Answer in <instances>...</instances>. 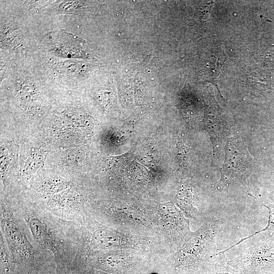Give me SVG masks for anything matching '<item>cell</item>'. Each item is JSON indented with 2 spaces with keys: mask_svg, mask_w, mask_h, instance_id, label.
Listing matches in <instances>:
<instances>
[{
  "mask_svg": "<svg viewBox=\"0 0 274 274\" xmlns=\"http://www.w3.org/2000/svg\"><path fill=\"white\" fill-rule=\"evenodd\" d=\"M218 226L211 220L206 222L186 245L176 260V267L185 272H197L211 258V250L215 244Z\"/></svg>",
  "mask_w": 274,
  "mask_h": 274,
  "instance_id": "6da1fadb",
  "label": "cell"
},
{
  "mask_svg": "<svg viewBox=\"0 0 274 274\" xmlns=\"http://www.w3.org/2000/svg\"><path fill=\"white\" fill-rule=\"evenodd\" d=\"M254 169V161L242 140L238 137L230 138L225 148L220 182L238 181L247 184Z\"/></svg>",
  "mask_w": 274,
  "mask_h": 274,
  "instance_id": "7a4b0ae2",
  "label": "cell"
},
{
  "mask_svg": "<svg viewBox=\"0 0 274 274\" xmlns=\"http://www.w3.org/2000/svg\"><path fill=\"white\" fill-rule=\"evenodd\" d=\"M228 262L241 274H274V242L249 249Z\"/></svg>",
  "mask_w": 274,
  "mask_h": 274,
  "instance_id": "3957f363",
  "label": "cell"
},
{
  "mask_svg": "<svg viewBox=\"0 0 274 274\" xmlns=\"http://www.w3.org/2000/svg\"><path fill=\"white\" fill-rule=\"evenodd\" d=\"M206 104L204 124L215 148L220 146L229 134L232 124L218 105L212 92L207 97Z\"/></svg>",
  "mask_w": 274,
  "mask_h": 274,
  "instance_id": "277c9868",
  "label": "cell"
},
{
  "mask_svg": "<svg viewBox=\"0 0 274 274\" xmlns=\"http://www.w3.org/2000/svg\"><path fill=\"white\" fill-rule=\"evenodd\" d=\"M216 256L211 258L196 274H241L230 266L228 260Z\"/></svg>",
  "mask_w": 274,
  "mask_h": 274,
  "instance_id": "5b68a950",
  "label": "cell"
},
{
  "mask_svg": "<svg viewBox=\"0 0 274 274\" xmlns=\"http://www.w3.org/2000/svg\"><path fill=\"white\" fill-rule=\"evenodd\" d=\"M29 219L28 223L35 240L42 246L49 249L53 248V241L47 226L37 217Z\"/></svg>",
  "mask_w": 274,
  "mask_h": 274,
  "instance_id": "8992f818",
  "label": "cell"
},
{
  "mask_svg": "<svg viewBox=\"0 0 274 274\" xmlns=\"http://www.w3.org/2000/svg\"><path fill=\"white\" fill-rule=\"evenodd\" d=\"M95 246L101 249L111 248L116 245L115 234L109 230L100 229L95 231L92 236Z\"/></svg>",
  "mask_w": 274,
  "mask_h": 274,
  "instance_id": "52a82bcc",
  "label": "cell"
},
{
  "mask_svg": "<svg viewBox=\"0 0 274 274\" xmlns=\"http://www.w3.org/2000/svg\"><path fill=\"white\" fill-rule=\"evenodd\" d=\"M264 206L265 208H266L268 211V222L266 227L263 229L261 230L260 231H258L255 232L252 235H251L249 236H247L246 237L241 239L237 243L234 244L231 247L225 249L223 251H221L220 252H218V253H216V255H218L220 254H224L226 252H227V251L229 250L231 248H232L235 246L239 245V244H241L244 241L253 236L254 235H255V234L257 233H260L263 231H268V230L274 231V204L269 205V206L264 205Z\"/></svg>",
  "mask_w": 274,
  "mask_h": 274,
  "instance_id": "ba28073f",
  "label": "cell"
},
{
  "mask_svg": "<svg viewBox=\"0 0 274 274\" xmlns=\"http://www.w3.org/2000/svg\"><path fill=\"white\" fill-rule=\"evenodd\" d=\"M69 274H107L99 271H92L91 270H87L84 269L82 266H80L79 264L74 265L72 268L70 270Z\"/></svg>",
  "mask_w": 274,
  "mask_h": 274,
  "instance_id": "9c48e42d",
  "label": "cell"
},
{
  "mask_svg": "<svg viewBox=\"0 0 274 274\" xmlns=\"http://www.w3.org/2000/svg\"><path fill=\"white\" fill-rule=\"evenodd\" d=\"M30 274H38L37 272H33L31 273Z\"/></svg>",
  "mask_w": 274,
  "mask_h": 274,
  "instance_id": "30bf717a",
  "label": "cell"
},
{
  "mask_svg": "<svg viewBox=\"0 0 274 274\" xmlns=\"http://www.w3.org/2000/svg\"><path fill=\"white\" fill-rule=\"evenodd\" d=\"M151 274H157V273H151Z\"/></svg>",
  "mask_w": 274,
  "mask_h": 274,
  "instance_id": "8fae6325",
  "label": "cell"
}]
</instances>
